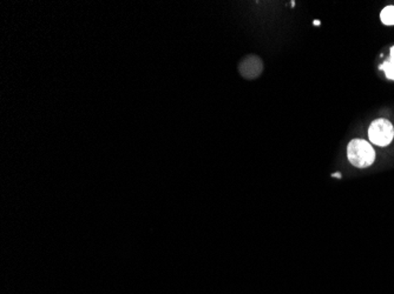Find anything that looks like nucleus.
I'll return each instance as SVG.
<instances>
[{
  "label": "nucleus",
  "mask_w": 394,
  "mask_h": 294,
  "mask_svg": "<svg viewBox=\"0 0 394 294\" xmlns=\"http://www.w3.org/2000/svg\"><path fill=\"white\" fill-rule=\"evenodd\" d=\"M347 158L355 167L366 169L375 160V151L364 139H353L347 146Z\"/></svg>",
  "instance_id": "1"
},
{
  "label": "nucleus",
  "mask_w": 394,
  "mask_h": 294,
  "mask_svg": "<svg viewBox=\"0 0 394 294\" xmlns=\"http://www.w3.org/2000/svg\"><path fill=\"white\" fill-rule=\"evenodd\" d=\"M379 70H382L385 72L386 76L391 81H394V46L391 48V54L388 61H385L379 66Z\"/></svg>",
  "instance_id": "4"
},
{
  "label": "nucleus",
  "mask_w": 394,
  "mask_h": 294,
  "mask_svg": "<svg viewBox=\"0 0 394 294\" xmlns=\"http://www.w3.org/2000/svg\"><path fill=\"white\" fill-rule=\"evenodd\" d=\"M380 19H382V24L394 25V6H387V8L382 10L380 13Z\"/></svg>",
  "instance_id": "5"
},
{
  "label": "nucleus",
  "mask_w": 394,
  "mask_h": 294,
  "mask_svg": "<svg viewBox=\"0 0 394 294\" xmlns=\"http://www.w3.org/2000/svg\"><path fill=\"white\" fill-rule=\"evenodd\" d=\"M314 25H320V21H314Z\"/></svg>",
  "instance_id": "7"
},
{
  "label": "nucleus",
  "mask_w": 394,
  "mask_h": 294,
  "mask_svg": "<svg viewBox=\"0 0 394 294\" xmlns=\"http://www.w3.org/2000/svg\"><path fill=\"white\" fill-rule=\"evenodd\" d=\"M332 177H334V178H342V174H332Z\"/></svg>",
  "instance_id": "6"
},
{
  "label": "nucleus",
  "mask_w": 394,
  "mask_h": 294,
  "mask_svg": "<svg viewBox=\"0 0 394 294\" xmlns=\"http://www.w3.org/2000/svg\"><path fill=\"white\" fill-rule=\"evenodd\" d=\"M262 70H264L262 61L256 56H246L239 66L241 76L246 79H255L262 73Z\"/></svg>",
  "instance_id": "3"
},
{
  "label": "nucleus",
  "mask_w": 394,
  "mask_h": 294,
  "mask_svg": "<svg viewBox=\"0 0 394 294\" xmlns=\"http://www.w3.org/2000/svg\"><path fill=\"white\" fill-rule=\"evenodd\" d=\"M368 138L374 145L380 147L390 145L394 138V127L392 123L384 118L374 120L368 129Z\"/></svg>",
  "instance_id": "2"
}]
</instances>
